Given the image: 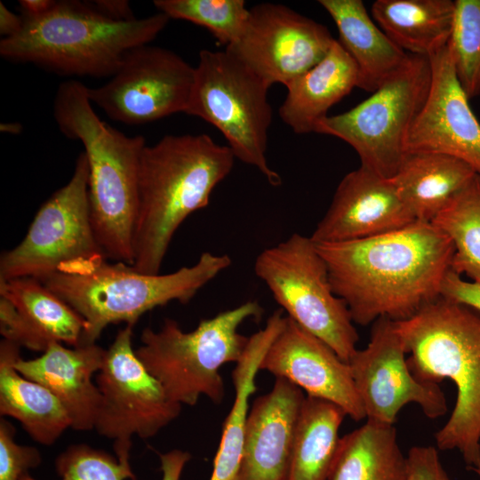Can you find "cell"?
Returning a JSON list of instances; mask_svg holds the SVG:
<instances>
[{"label":"cell","mask_w":480,"mask_h":480,"mask_svg":"<svg viewBox=\"0 0 480 480\" xmlns=\"http://www.w3.org/2000/svg\"><path fill=\"white\" fill-rule=\"evenodd\" d=\"M316 246L333 292L353 322L363 326L382 317L406 320L438 299L454 253L441 229L420 221L372 237Z\"/></svg>","instance_id":"obj_1"},{"label":"cell","mask_w":480,"mask_h":480,"mask_svg":"<svg viewBox=\"0 0 480 480\" xmlns=\"http://www.w3.org/2000/svg\"><path fill=\"white\" fill-rule=\"evenodd\" d=\"M235 156L206 134L166 135L142 150L132 267L147 275L160 269L177 229L231 172Z\"/></svg>","instance_id":"obj_2"},{"label":"cell","mask_w":480,"mask_h":480,"mask_svg":"<svg viewBox=\"0 0 480 480\" xmlns=\"http://www.w3.org/2000/svg\"><path fill=\"white\" fill-rule=\"evenodd\" d=\"M53 117L63 135L84 148L91 221L100 246L107 259L132 265L145 139L127 136L102 121L93 109L88 87L77 80L65 81L58 87Z\"/></svg>","instance_id":"obj_3"},{"label":"cell","mask_w":480,"mask_h":480,"mask_svg":"<svg viewBox=\"0 0 480 480\" xmlns=\"http://www.w3.org/2000/svg\"><path fill=\"white\" fill-rule=\"evenodd\" d=\"M396 325L412 373L456 387L453 410L435 435L437 449L457 450L469 470L479 468L480 313L440 296Z\"/></svg>","instance_id":"obj_4"},{"label":"cell","mask_w":480,"mask_h":480,"mask_svg":"<svg viewBox=\"0 0 480 480\" xmlns=\"http://www.w3.org/2000/svg\"><path fill=\"white\" fill-rule=\"evenodd\" d=\"M169 20L157 12L116 20L91 2L56 1L45 14L24 19L17 35L2 38L0 55L8 61L33 64L60 76L111 77L127 53L149 44Z\"/></svg>","instance_id":"obj_5"},{"label":"cell","mask_w":480,"mask_h":480,"mask_svg":"<svg viewBox=\"0 0 480 480\" xmlns=\"http://www.w3.org/2000/svg\"><path fill=\"white\" fill-rule=\"evenodd\" d=\"M232 263L228 254L203 252L169 274L147 275L105 256L75 260L40 279L85 321L81 345L93 344L109 324H136L146 312L172 301L188 302Z\"/></svg>","instance_id":"obj_6"},{"label":"cell","mask_w":480,"mask_h":480,"mask_svg":"<svg viewBox=\"0 0 480 480\" xmlns=\"http://www.w3.org/2000/svg\"><path fill=\"white\" fill-rule=\"evenodd\" d=\"M262 314V307L249 300L202 319L190 332L183 331L175 320L165 318L159 330L142 331L141 344L135 353L171 401L193 406L204 396L220 404L225 385L220 370L241 358L249 340L238 329L248 319L260 318Z\"/></svg>","instance_id":"obj_7"},{"label":"cell","mask_w":480,"mask_h":480,"mask_svg":"<svg viewBox=\"0 0 480 480\" xmlns=\"http://www.w3.org/2000/svg\"><path fill=\"white\" fill-rule=\"evenodd\" d=\"M269 87L228 50H203L185 113L215 126L236 158L257 168L276 187L282 179L266 157L272 120Z\"/></svg>","instance_id":"obj_8"},{"label":"cell","mask_w":480,"mask_h":480,"mask_svg":"<svg viewBox=\"0 0 480 480\" xmlns=\"http://www.w3.org/2000/svg\"><path fill=\"white\" fill-rule=\"evenodd\" d=\"M428 57L408 53L400 68L372 94L351 109L327 116L316 132L350 145L360 165L391 179L407 155L412 127L429 92Z\"/></svg>","instance_id":"obj_9"},{"label":"cell","mask_w":480,"mask_h":480,"mask_svg":"<svg viewBox=\"0 0 480 480\" xmlns=\"http://www.w3.org/2000/svg\"><path fill=\"white\" fill-rule=\"evenodd\" d=\"M253 269L289 318L348 363L358 349V333L310 236L293 233L264 249Z\"/></svg>","instance_id":"obj_10"},{"label":"cell","mask_w":480,"mask_h":480,"mask_svg":"<svg viewBox=\"0 0 480 480\" xmlns=\"http://www.w3.org/2000/svg\"><path fill=\"white\" fill-rule=\"evenodd\" d=\"M88 176L87 159L81 152L68 182L40 206L22 241L1 254L0 280H40L64 264L106 257L91 221Z\"/></svg>","instance_id":"obj_11"},{"label":"cell","mask_w":480,"mask_h":480,"mask_svg":"<svg viewBox=\"0 0 480 480\" xmlns=\"http://www.w3.org/2000/svg\"><path fill=\"white\" fill-rule=\"evenodd\" d=\"M132 329L127 324L117 332L95 380L100 403L94 429L113 440L114 447H132L134 436H154L181 410L137 357Z\"/></svg>","instance_id":"obj_12"},{"label":"cell","mask_w":480,"mask_h":480,"mask_svg":"<svg viewBox=\"0 0 480 480\" xmlns=\"http://www.w3.org/2000/svg\"><path fill=\"white\" fill-rule=\"evenodd\" d=\"M194 81L195 68L180 56L145 44L130 51L106 84L88 88V96L110 119L140 125L185 113Z\"/></svg>","instance_id":"obj_13"},{"label":"cell","mask_w":480,"mask_h":480,"mask_svg":"<svg viewBox=\"0 0 480 480\" xmlns=\"http://www.w3.org/2000/svg\"><path fill=\"white\" fill-rule=\"evenodd\" d=\"M407 350L396 321L387 317L372 324L370 340L348 361L356 389L367 420L394 425L403 407L419 405L434 420L447 412L437 383L418 379L411 371Z\"/></svg>","instance_id":"obj_14"},{"label":"cell","mask_w":480,"mask_h":480,"mask_svg":"<svg viewBox=\"0 0 480 480\" xmlns=\"http://www.w3.org/2000/svg\"><path fill=\"white\" fill-rule=\"evenodd\" d=\"M334 40L323 24L285 5L263 3L249 9L241 36L226 50L268 86H286L317 64Z\"/></svg>","instance_id":"obj_15"},{"label":"cell","mask_w":480,"mask_h":480,"mask_svg":"<svg viewBox=\"0 0 480 480\" xmlns=\"http://www.w3.org/2000/svg\"><path fill=\"white\" fill-rule=\"evenodd\" d=\"M428 59L429 92L410 132L407 154H444L466 163L480 176V122L456 77L448 46Z\"/></svg>","instance_id":"obj_16"},{"label":"cell","mask_w":480,"mask_h":480,"mask_svg":"<svg viewBox=\"0 0 480 480\" xmlns=\"http://www.w3.org/2000/svg\"><path fill=\"white\" fill-rule=\"evenodd\" d=\"M260 370L288 380L308 396L337 404L355 421L366 418L348 363L287 316Z\"/></svg>","instance_id":"obj_17"},{"label":"cell","mask_w":480,"mask_h":480,"mask_svg":"<svg viewBox=\"0 0 480 480\" xmlns=\"http://www.w3.org/2000/svg\"><path fill=\"white\" fill-rule=\"evenodd\" d=\"M415 221L391 179L360 165L342 178L310 238L316 244L358 240Z\"/></svg>","instance_id":"obj_18"},{"label":"cell","mask_w":480,"mask_h":480,"mask_svg":"<svg viewBox=\"0 0 480 480\" xmlns=\"http://www.w3.org/2000/svg\"><path fill=\"white\" fill-rule=\"evenodd\" d=\"M85 328L84 318L40 280H0L3 340L43 353L52 342L81 345Z\"/></svg>","instance_id":"obj_19"},{"label":"cell","mask_w":480,"mask_h":480,"mask_svg":"<svg viewBox=\"0 0 480 480\" xmlns=\"http://www.w3.org/2000/svg\"><path fill=\"white\" fill-rule=\"evenodd\" d=\"M303 391L276 378L249 410L236 480H288Z\"/></svg>","instance_id":"obj_20"},{"label":"cell","mask_w":480,"mask_h":480,"mask_svg":"<svg viewBox=\"0 0 480 480\" xmlns=\"http://www.w3.org/2000/svg\"><path fill=\"white\" fill-rule=\"evenodd\" d=\"M106 349L87 344L66 347L52 342L36 358L18 356L14 367L25 378L49 389L60 401L71 420V428H94L100 393L94 374L100 371Z\"/></svg>","instance_id":"obj_21"},{"label":"cell","mask_w":480,"mask_h":480,"mask_svg":"<svg viewBox=\"0 0 480 480\" xmlns=\"http://www.w3.org/2000/svg\"><path fill=\"white\" fill-rule=\"evenodd\" d=\"M358 85L357 68L337 39L314 67L289 83L279 116L295 133L316 132L328 110Z\"/></svg>","instance_id":"obj_22"},{"label":"cell","mask_w":480,"mask_h":480,"mask_svg":"<svg viewBox=\"0 0 480 480\" xmlns=\"http://www.w3.org/2000/svg\"><path fill=\"white\" fill-rule=\"evenodd\" d=\"M339 32V43L355 62L357 87L373 92L404 63L408 53L376 24L361 0H319Z\"/></svg>","instance_id":"obj_23"},{"label":"cell","mask_w":480,"mask_h":480,"mask_svg":"<svg viewBox=\"0 0 480 480\" xmlns=\"http://www.w3.org/2000/svg\"><path fill=\"white\" fill-rule=\"evenodd\" d=\"M286 321L283 310L275 311L266 325L251 335L241 358L231 373L234 402L222 428L210 480H236L239 471L251 396L256 391V377L261 362Z\"/></svg>","instance_id":"obj_24"},{"label":"cell","mask_w":480,"mask_h":480,"mask_svg":"<svg viewBox=\"0 0 480 480\" xmlns=\"http://www.w3.org/2000/svg\"><path fill=\"white\" fill-rule=\"evenodd\" d=\"M20 348L1 340L0 414L18 420L36 443L51 445L71 428V420L49 389L17 372L14 361L20 356Z\"/></svg>","instance_id":"obj_25"},{"label":"cell","mask_w":480,"mask_h":480,"mask_svg":"<svg viewBox=\"0 0 480 480\" xmlns=\"http://www.w3.org/2000/svg\"><path fill=\"white\" fill-rule=\"evenodd\" d=\"M476 174L466 163L436 152L408 153L391 180L416 221L432 222Z\"/></svg>","instance_id":"obj_26"},{"label":"cell","mask_w":480,"mask_h":480,"mask_svg":"<svg viewBox=\"0 0 480 480\" xmlns=\"http://www.w3.org/2000/svg\"><path fill=\"white\" fill-rule=\"evenodd\" d=\"M452 0H377L372 17L407 53L429 57L447 45L454 16Z\"/></svg>","instance_id":"obj_27"},{"label":"cell","mask_w":480,"mask_h":480,"mask_svg":"<svg viewBox=\"0 0 480 480\" xmlns=\"http://www.w3.org/2000/svg\"><path fill=\"white\" fill-rule=\"evenodd\" d=\"M406 466L394 425L367 420L340 437L328 480H405Z\"/></svg>","instance_id":"obj_28"},{"label":"cell","mask_w":480,"mask_h":480,"mask_svg":"<svg viewBox=\"0 0 480 480\" xmlns=\"http://www.w3.org/2000/svg\"><path fill=\"white\" fill-rule=\"evenodd\" d=\"M345 416V412L333 403L305 396L297 421L288 480H328Z\"/></svg>","instance_id":"obj_29"},{"label":"cell","mask_w":480,"mask_h":480,"mask_svg":"<svg viewBox=\"0 0 480 480\" xmlns=\"http://www.w3.org/2000/svg\"><path fill=\"white\" fill-rule=\"evenodd\" d=\"M432 223L452 243L451 270L480 283V176L475 174Z\"/></svg>","instance_id":"obj_30"},{"label":"cell","mask_w":480,"mask_h":480,"mask_svg":"<svg viewBox=\"0 0 480 480\" xmlns=\"http://www.w3.org/2000/svg\"><path fill=\"white\" fill-rule=\"evenodd\" d=\"M153 4L169 19L207 28L226 47L239 38L249 16L244 0H155Z\"/></svg>","instance_id":"obj_31"},{"label":"cell","mask_w":480,"mask_h":480,"mask_svg":"<svg viewBox=\"0 0 480 480\" xmlns=\"http://www.w3.org/2000/svg\"><path fill=\"white\" fill-rule=\"evenodd\" d=\"M447 43L456 77L468 99L480 95V0H455Z\"/></svg>","instance_id":"obj_32"},{"label":"cell","mask_w":480,"mask_h":480,"mask_svg":"<svg viewBox=\"0 0 480 480\" xmlns=\"http://www.w3.org/2000/svg\"><path fill=\"white\" fill-rule=\"evenodd\" d=\"M131 448H115L116 456L79 444L68 446L55 460L60 480H135L130 463ZM20 480H36L28 472Z\"/></svg>","instance_id":"obj_33"},{"label":"cell","mask_w":480,"mask_h":480,"mask_svg":"<svg viewBox=\"0 0 480 480\" xmlns=\"http://www.w3.org/2000/svg\"><path fill=\"white\" fill-rule=\"evenodd\" d=\"M15 428L4 419L0 420V480H20L28 469L41 463L40 452L15 442Z\"/></svg>","instance_id":"obj_34"},{"label":"cell","mask_w":480,"mask_h":480,"mask_svg":"<svg viewBox=\"0 0 480 480\" xmlns=\"http://www.w3.org/2000/svg\"><path fill=\"white\" fill-rule=\"evenodd\" d=\"M406 462L405 480H451L435 446L411 447L406 455Z\"/></svg>","instance_id":"obj_35"},{"label":"cell","mask_w":480,"mask_h":480,"mask_svg":"<svg viewBox=\"0 0 480 480\" xmlns=\"http://www.w3.org/2000/svg\"><path fill=\"white\" fill-rule=\"evenodd\" d=\"M441 296L480 313V283L466 281L452 270L444 279Z\"/></svg>","instance_id":"obj_36"},{"label":"cell","mask_w":480,"mask_h":480,"mask_svg":"<svg viewBox=\"0 0 480 480\" xmlns=\"http://www.w3.org/2000/svg\"><path fill=\"white\" fill-rule=\"evenodd\" d=\"M190 459L189 452L179 449L160 453L162 480H180L183 469Z\"/></svg>","instance_id":"obj_37"},{"label":"cell","mask_w":480,"mask_h":480,"mask_svg":"<svg viewBox=\"0 0 480 480\" xmlns=\"http://www.w3.org/2000/svg\"><path fill=\"white\" fill-rule=\"evenodd\" d=\"M104 15L116 20L135 19L130 4L125 0H97L92 3Z\"/></svg>","instance_id":"obj_38"},{"label":"cell","mask_w":480,"mask_h":480,"mask_svg":"<svg viewBox=\"0 0 480 480\" xmlns=\"http://www.w3.org/2000/svg\"><path fill=\"white\" fill-rule=\"evenodd\" d=\"M24 19L17 15L7 6L0 3V34L3 38L12 37L17 35L23 28Z\"/></svg>","instance_id":"obj_39"},{"label":"cell","mask_w":480,"mask_h":480,"mask_svg":"<svg viewBox=\"0 0 480 480\" xmlns=\"http://www.w3.org/2000/svg\"><path fill=\"white\" fill-rule=\"evenodd\" d=\"M52 0H20L21 16L24 19L40 17L48 12L55 4Z\"/></svg>","instance_id":"obj_40"},{"label":"cell","mask_w":480,"mask_h":480,"mask_svg":"<svg viewBox=\"0 0 480 480\" xmlns=\"http://www.w3.org/2000/svg\"><path fill=\"white\" fill-rule=\"evenodd\" d=\"M0 131L8 134H19L22 131V125L20 123H3L0 124Z\"/></svg>","instance_id":"obj_41"},{"label":"cell","mask_w":480,"mask_h":480,"mask_svg":"<svg viewBox=\"0 0 480 480\" xmlns=\"http://www.w3.org/2000/svg\"><path fill=\"white\" fill-rule=\"evenodd\" d=\"M472 471H474L475 473H476L479 477H480V468H476V469H473Z\"/></svg>","instance_id":"obj_42"}]
</instances>
